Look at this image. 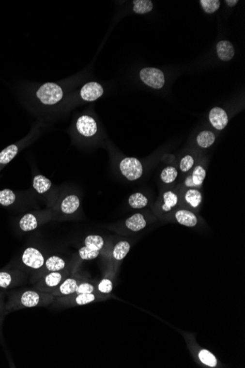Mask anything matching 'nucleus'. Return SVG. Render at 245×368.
I'll list each match as a JSON object with an SVG mask.
<instances>
[{
  "label": "nucleus",
  "instance_id": "f257e3e1",
  "mask_svg": "<svg viewBox=\"0 0 245 368\" xmlns=\"http://www.w3.org/2000/svg\"><path fill=\"white\" fill-rule=\"evenodd\" d=\"M5 311L7 314L28 308L43 307L54 303L55 296L41 292L35 288H15L5 291Z\"/></svg>",
  "mask_w": 245,
  "mask_h": 368
},
{
  "label": "nucleus",
  "instance_id": "f03ea898",
  "mask_svg": "<svg viewBox=\"0 0 245 368\" xmlns=\"http://www.w3.org/2000/svg\"><path fill=\"white\" fill-rule=\"evenodd\" d=\"M29 279L28 273L19 268L2 270L0 271V289L6 291L20 288Z\"/></svg>",
  "mask_w": 245,
  "mask_h": 368
},
{
  "label": "nucleus",
  "instance_id": "7ed1b4c3",
  "mask_svg": "<svg viewBox=\"0 0 245 368\" xmlns=\"http://www.w3.org/2000/svg\"><path fill=\"white\" fill-rule=\"evenodd\" d=\"M69 276L70 273L66 269L61 272H51L44 275L35 282L33 288L41 292L52 294L61 283Z\"/></svg>",
  "mask_w": 245,
  "mask_h": 368
},
{
  "label": "nucleus",
  "instance_id": "20e7f679",
  "mask_svg": "<svg viewBox=\"0 0 245 368\" xmlns=\"http://www.w3.org/2000/svg\"><path fill=\"white\" fill-rule=\"evenodd\" d=\"M63 96L62 88L55 83L44 84L37 91V97L44 105H52L58 103Z\"/></svg>",
  "mask_w": 245,
  "mask_h": 368
},
{
  "label": "nucleus",
  "instance_id": "39448f33",
  "mask_svg": "<svg viewBox=\"0 0 245 368\" xmlns=\"http://www.w3.org/2000/svg\"><path fill=\"white\" fill-rule=\"evenodd\" d=\"M21 260L25 268L32 272H38L44 265L45 258L38 249L28 247L21 255Z\"/></svg>",
  "mask_w": 245,
  "mask_h": 368
},
{
  "label": "nucleus",
  "instance_id": "423d86ee",
  "mask_svg": "<svg viewBox=\"0 0 245 368\" xmlns=\"http://www.w3.org/2000/svg\"><path fill=\"white\" fill-rule=\"evenodd\" d=\"M65 268H66V262L61 256H56V255L49 256L46 260H45L42 268L38 272L34 273L31 279V282L34 284L47 273H51V272H61L65 270Z\"/></svg>",
  "mask_w": 245,
  "mask_h": 368
},
{
  "label": "nucleus",
  "instance_id": "0eeeda50",
  "mask_svg": "<svg viewBox=\"0 0 245 368\" xmlns=\"http://www.w3.org/2000/svg\"><path fill=\"white\" fill-rule=\"evenodd\" d=\"M121 173L129 181L139 179L142 175L143 169L141 162L136 158H126L120 163Z\"/></svg>",
  "mask_w": 245,
  "mask_h": 368
},
{
  "label": "nucleus",
  "instance_id": "6e6552de",
  "mask_svg": "<svg viewBox=\"0 0 245 368\" xmlns=\"http://www.w3.org/2000/svg\"><path fill=\"white\" fill-rule=\"evenodd\" d=\"M141 80L142 82L154 89H160L165 85V80L163 72L156 68H145L141 70Z\"/></svg>",
  "mask_w": 245,
  "mask_h": 368
},
{
  "label": "nucleus",
  "instance_id": "1a4fd4ad",
  "mask_svg": "<svg viewBox=\"0 0 245 368\" xmlns=\"http://www.w3.org/2000/svg\"><path fill=\"white\" fill-rule=\"evenodd\" d=\"M80 283V281L78 278L69 276L57 288L52 295L55 297H62L75 294Z\"/></svg>",
  "mask_w": 245,
  "mask_h": 368
},
{
  "label": "nucleus",
  "instance_id": "9d476101",
  "mask_svg": "<svg viewBox=\"0 0 245 368\" xmlns=\"http://www.w3.org/2000/svg\"><path fill=\"white\" fill-rule=\"evenodd\" d=\"M77 128L79 133L85 137L93 136L98 129L95 120L88 115H82L79 118L77 122Z\"/></svg>",
  "mask_w": 245,
  "mask_h": 368
},
{
  "label": "nucleus",
  "instance_id": "9b49d317",
  "mask_svg": "<svg viewBox=\"0 0 245 368\" xmlns=\"http://www.w3.org/2000/svg\"><path fill=\"white\" fill-rule=\"evenodd\" d=\"M104 94V89L100 84L97 82H89L82 87L81 97L87 102H92L99 99Z\"/></svg>",
  "mask_w": 245,
  "mask_h": 368
},
{
  "label": "nucleus",
  "instance_id": "f8f14e48",
  "mask_svg": "<svg viewBox=\"0 0 245 368\" xmlns=\"http://www.w3.org/2000/svg\"><path fill=\"white\" fill-rule=\"evenodd\" d=\"M209 121L212 126L218 130L226 128L229 123V118L226 111L220 108H214L209 112Z\"/></svg>",
  "mask_w": 245,
  "mask_h": 368
},
{
  "label": "nucleus",
  "instance_id": "ddd939ff",
  "mask_svg": "<svg viewBox=\"0 0 245 368\" xmlns=\"http://www.w3.org/2000/svg\"><path fill=\"white\" fill-rule=\"evenodd\" d=\"M216 52L219 59L223 61H229L234 56V47L229 41H219L216 45Z\"/></svg>",
  "mask_w": 245,
  "mask_h": 368
},
{
  "label": "nucleus",
  "instance_id": "4468645a",
  "mask_svg": "<svg viewBox=\"0 0 245 368\" xmlns=\"http://www.w3.org/2000/svg\"><path fill=\"white\" fill-rule=\"evenodd\" d=\"M80 201L79 197L75 195L66 196L61 204V210L63 214L71 215L75 213L79 209Z\"/></svg>",
  "mask_w": 245,
  "mask_h": 368
},
{
  "label": "nucleus",
  "instance_id": "2eb2a0df",
  "mask_svg": "<svg viewBox=\"0 0 245 368\" xmlns=\"http://www.w3.org/2000/svg\"><path fill=\"white\" fill-rule=\"evenodd\" d=\"M38 220L35 214L27 213L20 218L18 226L22 232H31L38 228Z\"/></svg>",
  "mask_w": 245,
  "mask_h": 368
},
{
  "label": "nucleus",
  "instance_id": "dca6fc26",
  "mask_svg": "<svg viewBox=\"0 0 245 368\" xmlns=\"http://www.w3.org/2000/svg\"><path fill=\"white\" fill-rule=\"evenodd\" d=\"M175 216H176L177 222L183 226L193 227V226L197 225V217L190 211L181 209V210L176 212Z\"/></svg>",
  "mask_w": 245,
  "mask_h": 368
},
{
  "label": "nucleus",
  "instance_id": "f3484780",
  "mask_svg": "<svg viewBox=\"0 0 245 368\" xmlns=\"http://www.w3.org/2000/svg\"><path fill=\"white\" fill-rule=\"evenodd\" d=\"M125 224L129 230L139 232L146 226L147 223L142 214L136 213L127 218Z\"/></svg>",
  "mask_w": 245,
  "mask_h": 368
},
{
  "label": "nucleus",
  "instance_id": "a211bd4d",
  "mask_svg": "<svg viewBox=\"0 0 245 368\" xmlns=\"http://www.w3.org/2000/svg\"><path fill=\"white\" fill-rule=\"evenodd\" d=\"M131 245L127 241H120L115 245L112 252V256L117 261H121L126 257L130 250Z\"/></svg>",
  "mask_w": 245,
  "mask_h": 368
},
{
  "label": "nucleus",
  "instance_id": "6ab92c4d",
  "mask_svg": "<svg viewBox=\"0 0 245 368\" xmlns=\"http://www.w3.org/2000/svg\"><path fill=\"white\" fill-rule=\"evenodd\" d=\"M105 245V240L100 235H89L85 240V245L88 249L95 252L102 250Z\"/></svg>",
  "mask_w": 245,
  "mask_h": 368
},
{
  "label": "nucleus",
  "instance_id": "aec40b11",
  "mask_svg": "<svg viewBox=\"0 0 245 368\" xmlns=\"http://www.w3.org/2000/svg\"><path fill=\"white\" fill-rule=\"evenodd\" d=\"M52 187V182L43 175H37L33 179V188L38 193L47 192Z\"/></svg>",
  "mask_w": 245,
  "mask_h": 368
},
{
  "label": "nucleus",
  "instance_id": "412c9836",
  "mask_svg": "<svg viewBox=\"0 0 245 368\" xmlns=\"http://www.w3.org/2000/svg\"><path fill=\"white\" fill-rule=\"evenodd\" d=\"M18 147L14 144L5 148L0 152V164L5 165L11 162L18 153Z\"/></svg>",
  "mask_w": 245,
  "mask_h": 368
},
{
  "label": "nucleus",
  "instance_id": "4be33fe9",
  "mask_svg": "<svg viewBox=\"0 0 245 368\" xmlns=\"http://www.w3.org/2000/svg\"><path fill=\"white\" fill-rule=\"evenodd\" d=\"M129 204L134 209H142L148 205V199L141 192H136L129 196Z\"/></svg>",
  "mask_w": 245,
  "mask_h": 368
},
{
  "label": "nucleus",
  "instance_id": "5701e85b",
  "mask_svg": "<svg viewBox=\"0 0 245 368\" xmlns=\"http://www.w3.org/2000/svg\"><path fill=\"white\" fill-rule=\"evenodd\" d=\"M215 141L214 134L210 131H203L197 137V143L202 148H209Z\"/></svg>",
  "mask_w": 245,
  "mask_h": 368
},
{
  "label": "nucleus",
  "instance_id": "b1692460",
  "mask_svg": "<svg viewBox=\"0 0 245 368\" xmlns=\"http://www.w3.org/2000/svg\"><path fill=\"white\" fill-rule=\"evenodd\" d=\"M134 11L138 14H145L153 10V2L150 0H135Z\"/></svg>",
  "mask_w": 245,
  "mask_h": 368
},
{
  "label": "nucleus",
  "instance_id": "393cba45",
  "mask_svg": "<svg viewBox=\"0 0 245 368\" xmlns=\"http://www.w3.org/2000/svg\"><path fill=\"white\" fill-rule=\"evenodd\" d=\"M164 203L162 209L164 211L170 210L173 207L176 206L178 203V196L176 193L172 191H167L163 195Z\"/></svg>",
  "mask_w": 245,
  "mask_h": 368
},
{
  "label": "nucleus",
  "instance_id": "a878e982",
  "mask_svg": "<svg viewBox=\"0 0 245 368\" xmlns=\"http://www.w3.org/2000/svg\"><path fill=\"white\" fill-rule=\"evenodd\" d=\"M16 196L14 191L9 189L0 191V205L4 207H9L15 202Z\"/></svg>",
  "mask_w": 245,
  "mask_h": 368
},
{
  "label": "nucleus",
  "instance_id": "bb28decb",
  "mask_svg": "<svg viewBox=\"0 0 245 368\" xmlns=\"http://www.w3.org/2000/svg\"><path fill=\"white\" fill-rule=\"evenodd\" d=\"M185 199L192 208H197L201 202V193L197 190L190 189L186 192Z\"/></svg>",
  "mask_w": 245,
  "mask_h": 368
},
{
  "label": "nucleus",
  "instance_id": "cd10ccee",
  "mask_svg": "<svg viewBox=\"0 0 245 368\" xmlns=\"http://www.w3.org/2000/svg\"><path fill=\"white\" fill-rule=\"evenodd\" d=\"M161 179L165 184H170L176 180L178 176V171L174 167L168 166L161 173Z\"/></svg>",
  "mask_w": 245,
  "mask_h": 368
},
{
  "label": "nucleus",
  "instance_id": "c85d7f7f",
  "mask_svg": "<svg viewBox=\"0 0 245 368\" xmlns=\"http://www.w3.org/2000/svg\"><path fill=\"white\" fill-rule=\"evenodd\" d=\"M206 176V170L203 167L200 166V165L195 167L193 172H192V176L189 177V179L192 180V185H197L198 186V185H202Z\"/></svg>",
  "mask_w": 245,
  "mask_h": 368
},
{
  "label": "nucleus",
  "instance_id": "c756f323",
  "mask_svg": "<svg viewBox=\"0 0 245 368\" xmlns=\"http://www.w3.org/2000/svg\"><path fill=\"white\" fill-rule=\"evenodd\" d=\"M200 3L203 11L209 14L216 12L220 6L219 0H200Z\"/></svg>",
  "mask_w": 245,
  "mask_h": 368
},
{
  "label": "nucleus",
  "instance_id": "7c9ffc66",
  "mask_svg": "<svg viewBox=\"0 0 245 368\" xmlns=\"http://www.w3.org/2000/svg\"><path fill=\"white\" fill-rule=\"evenodd\" d=\"M199 358H200V361L208 366L216 367V364H217V361H216V358L209 351L203 349L201 350L199 353Z\"/></svg>",
  "mask_w": 245,
  "mask_h": 368
},
{
  "label": "nucleus",
  "instance_id": "2f4dec72",
  "mask_svg": "<svg viewBox=\"0 0 245 368\" xmlns=\"http://www.w3.org/2000/svg\"><path fill=\"white\" fill-rule=\"evenodd\" d=\"M99 254L100 252L91 250V249L87 248L85 245L79 250V256L83 260H92V259H95L97 256H99Z\"/></svg>",
  "mask_w": 245,
  "mask_h": 368
},
{
  "label": "nucleus",
  "instance_id": "473e14b6",
  "mask_svg": "<svg viewBox=\"0 0 245 368\" xmlns=\"http://www.w3.org/2000/svg\"><path fill=\"white\" fill-rule=\"evenodd\" d=\"M112 289H113V284H112V280L110 279H107V278L102 279L98 285V290L101 293H110Z\"/></svg>",
  "mask_w": 245,
  "mask_h": 368
},
{
  "label": "nucleus",
  "instance_id": "72a5a7b5",
  "mask_svg": "<svg viewBox=\"0 0 245 368\" xmlns=\"http://www.w3.org/2000/svg\"><path fill=\"white\" fill-rule=\"evenodd\" d=\"M194 165V159L190 155H186L182 158L180 162V168L183 172H187Z\"/></svg>",
  "mask_w": 245,
  "mask_h": 368
},
{
  "label": "nucleus",
  "instance_id": "f704fd0d",
  "mask_svg": "<svg viewBox=\"0 0 245 368\" xmlns=\"http://www.w3.org/2000/svg\"><path fill=\"white\" fill-rule=\"evenodd\" d=\"M94 291H95V287L93 285L88 282H81L75 294L92 293Z\"/></svg>",
  "mask_w": 245,
  "mask_h": 368
},
{
  "label": "nucleus",
  "instance_id": "c9c22d12",
  "mask_svg": "<svg viewBox=\"0 0 245 368\" xmlns=\"http://www.w3.org/2000/svg\"><path fill=\"white\" fill-rule=\"evenodd\" d=\"M5 301H6V292L5 290L0 289V313L8 315L5 311Z\"/></svg>",
  "mask_w": 245,
  "mask_h": 368
},
{
  "label": "nucleus",
  "instance_id": "e433bc0d",
  "mask_svg": "<svg viewBox=\"0 0 245 368\" xmlns=\"http://www.w3.org/2000/svg\"><path fill=\"white\" fill-rule=\"evenodd\" d=\"M5 316H6L5 314L0 313V335L2 334V323H3L4 318Z\"/></svg>",
  "mask_w": 245,
  "mask_h": 368
},
{
  "label": "nucleus",
  "instance_id": "4c0bfd02",
  "mask_svg": "<svg viewBox=\"0 0 245 368\" xmlns=\"http://www.w3.org/2000/svg\"><path fill=\"white\" fill-rule=\"evenodd\" d=\"M226 2L229 6L233 7L239 2V1L238 0H233V1H232V0H226Z\"/></svg>",
  "mask_w": 245,
  "mask_h": 368
}]
</instances>
